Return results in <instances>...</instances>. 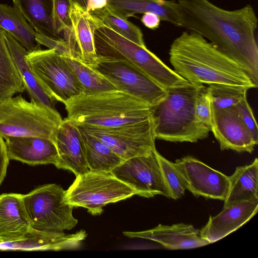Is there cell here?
<instances>
[{
	"instance_id": "cell-1",
	"label": "cell",
	"mask_w": 258,
	"mask_h": 258,
	"mask_svg": "<svg viewBox=\"0 0 258 258\" xmlns=\"http://www.w3.org/2000/svg\"><path fill=\"white\" fill-rule=\"evenodd\" d=\"M181 27L200 34L239 64L258 86V20L250 5L234 10L209 0H177Z\"/></svg>"
},
{
	"instance_id": "cell-2",
	"label": "cell",
	"mask_w": 258,
	"mask_h": 258,
	"mask_svg": "<svg viewBox=\"0 0 258 258\" xmlns=\"http://www.w3.org/2000/svg\"><path fill=\"white\" fill-rule=\"evenodd\" d=\"M169 54L174 71L191 84L257 87L239 64L196 33L182 32L173 40Z\"/></svg>"
},
{
	"instance_id": "cell-3",
	"label": "cell",
	"mask_w": 258,
	"mask_h": 258,
	"mask_svg": "<svg viewBox=\"0 0 258 258\" xmlns=\"http://www.w3.org/2000/svg\"><path fill=\"white\" fill-rule=\"evenodd\" d=\"M67 118L78 126L109 128L152 118L153 107L119 90L82 93L64 104Z\"/></svg>"
},
{
	"instance_id": "cell-4",
	"label": "cell",
	"mask_w": 258,
	"mask_h": 258,
	"mask_svg": "<svg viewBox=\"0 0 258 258\" xmlns=\"http://www.w3.org/2000/svg\"><path fill=\"white\" fill-rule=\"evenodd\" d=\"M201 86L190 84L167 90L165 97L153 107L156 139L196 143L208 137L210 130L198 121L195 113V100Z\"/></svg>"
},
{
	"instance_id": "cell-5",
	"label": "cell",
	"mask_w": 258,
	"mask_h": 258,
	"mask_svg": "<svg viewBox=\"0 0 258 258\" xmlns=\"http://www.w3.org/2000/svg\"><path fill=\"white\" fill-rule=\"evenodd\" d=\"M90 15L94 26V43L98 57L125 61L144 72L166 90L190 84L164 64L146 46H141L125 38Z\"/></svg>"
},
{
	"instance_id": "cell-6",
	"label": "cell",
	"mask_w": 258,
	"mask_h": 258,
	"mask_svg": "<svg viewBox=\"0 0 258 258\" xmlns=\"http://www.w3.org/2000/svg\"><path fill=\"white\" fill-rule=\"evenodd\" d=\"M62 119L56 110L28 101L22 95L0 102V135L38 137L52 140Z\"/></svg>"
},
{
	"instance_id": "cell-7",
	"label": "cell",
	"mask_w": 258,
	"mask_h": 258,
	"mask_svg": "<svg viewBox=\"0 0 258 258\" xmlns=\"http://www.w3.org/2000/svg\"><path fill=\"white\" fill-rule=\"evenodd\" d=\"M137 195L133 188L111 172L88 171L76 176L66 190L64 201L73 207H83L92 215H100L107 204Z\"/></svg>"
},
{
	"instance_id": "cell-8",
	"label": "cell",
	"mask_w": 258,
	"mask_h": 258,
	"mask_svg": "<svg viewBox=\"0 0 258 258\" xmlns=\"http://www.w3.org/2000/svg\"><path fill=\"white\" fill-rule=\"evenodd\" d=\"M66 190L51 183L39 186L23 195L25 209L32 228L61 233L74 228L78 220L73 215V207L64 201Z\"/></svg>"
},
{
	"instance_id": "cell-9",
	"label": "cell",
	"mask_w": 258,
	"mask_h": 258,
	"mask_svg": "<svg viewBox=\"0 0 258 258\" xmlns=\"http://www.w3.org/2000/svg\"><path fill=\"white\" fill-rule=\"evenodd\" d=\"M26 60L40 86L53 101L64 104L84 92L64 56L53 50L40 49L28 52Z\"/></svg>"
},
{
	"instance_id": "cell-10",
	"label": "cell",
	"mask_w": 258,
	"mask_h": 258,
	"mask_svg": "<svg viewBox=\"0 0 258 258\" xmlns=\"http://www.w3.org/2000/svg\"><path fill=\"white\" fill-rule=\"evenodd\" d=\"M88 66L108 80L118 90L152 107L167 94V90L125 61L98 57L94 64Z\"/></svg>"
},
{
	"instance_id": "cell-11",
	"label": "cell",
	"mask_w": 258,
	"mask_h": 258,
	"mask_svg": "<svg viewBox=\"0 0 258 258\" xmlns=\"http://www.w3.org/2000/svg\"><path fill=\"white\" fill-rule=\"evenodd\" d=\"M77 126L101 140L123 160L148 154L156 149L152 118L140 122L109 128Z\"/></svg>"
},
{
	"instance_id": "cell-12",
	"label": "cell",
	"mask_w": 258,
	"mask_h": 258,
	"mask_svg": "<svg viewBox=\"0 0 258 258\" xmlns=\"http://www.w3.org/2000/svg\"><path fill=\"white\" fill-rule=\"evenodd\" d=\"M155 150L148 154L123 160L111 173L135 190L139 196L148 198L160 195L168 198Z\"/></svg>"
},
{
	"instance_id": "cell-13",
	"label": "cell",
	"mask_w": 258,
	"mask_h": 258,
	"mask_svg": "<svg viewBox=\"0 0 258 258\" xmlns=\"http://www.w3.org/2000/svg\"><path fill=\"white\" fill-rule=\"evenodd\" d=\"M175 163L186 189L195 196L225 200L229 188V176L190 156L176 160Z\"/></svg>"
},
{
	"instance_id": "cell-14",
	"label": "cell",
	"mask_w": 258,
	"mask_h": 258,
	"mask_svg": "<svg viewBox=\"0 0 258 258\" xmlns=\"http://www.w3.org/2000/svg\"><path fill=\"white\" fill-rule=\"evenodd\" d=\"M211 131L221 150L251 153L258 143L243 122L236 105L212 108Z\"/></svg>"
},
{
	"instance_id": "cell-15",
	"label": "cell",
	"mask_w": 258,
	"mask_h": 258,
	"mask_svg": "<svg viewBox=\"0 0 258 258\" xmlns=\"http://www.w3.org/2000/svg\"><path fill=\"white\" fill-rule=\"evenodd\" d=\"M85 230H80L74 234L54 233L31 228L21 238L0 242L2 250H62L77 249L86 239Z\"/></svg>"
},
{
	"instance_id": "cell-16",
	"label": "cell",
	"mask_w": 258,
	"mask_h": 258,
	"mask_svg": "<svg viewBox=\"0 0 258 258\" xmlns=\"http://www.w3.org/2000/svg\"><path fill=\"white\" fill-rule=\"evenodd\" d=\"M131 238H141L157 242L169 249H191L210 243L200 235V230L193 225L183 223L171 225L160 224L155 227L142 231H124Z\"/></svg>"
},
{
	"instance_id": "cell-17",
	"label": "cell",
	"mask_w": 258,
	"mask_h": 258,
	"mask_svg": "<svg viewBox=\"0 0 258 258\" xmlns=\"http://www.w3.org/2000/svg\"><path fill=\"white\" fill-rule=\"evenodd\" d=\"M257 209L258 200L223 207L217 215L209 217L207 224L200 230V235L210 243L215 242L247 222L256 214Z\"/></svg>"
},
{
	"instance_id": "cell-18",
	"label": "cell",
	"mask_w": 258,
	"mask_h": 258,
	"mask_svg": "<svg viewBox=\"0 0 258 258\" xmlns=\"http://www.w3.org/2000/svg\"><path fill=\"white\" fill-rule=\"evenodd\" d=\"M52 140L58 153L57 168L71 171L76 176L89 170L76 124L67 118L62 119Z\"/></svg>"
},
{
	"instance_id": "cell-19",
	"label": "cell",
	"mask_w": 258,
	"mask_h": 258,
	"mask_svg": "<svg viewBox=\"0 0 258 258\" xmlns=\"http://www.w3.org/2000/svg\"><path fill=\"white\" fill-rule=\"evenodd\" d=\"M4 140L10 160L31 165L57 164V151L50 139L28 136L7 137Z\"/></svg>"
},
{
	"instance_id": "cell-20",
	"label": "cell",
	"mask_w": 258,
	"mask_h": 258,
	"mask_svg": "<svg viewBox=\"0 0 258 258\" xmlns=\"http://www.w3.org/2000/svg\"><path fill=\"white\" fill-rule=\"evenodd\" d=\"M23 195H0V241L21 238L31 228L24 205Z\"/></svg>"
},
{
	"instance_id": "cell-21",
	"label": "cell",
	"mask_w": 258,
	"mask_h": 258,
	"mask_svg": "<svg viewBox=\"0 0 258 258\" xmlns=\"http://www.w3.org/2000/svg\"><path fill=\"white\" fill-rule=\"evenodd\" d=\"M106 6L119 16L128 19L136 14L150 12L161 20L181 27V13L178 3L169 0H107Z\"/></svg>"
},
{
	"instance_id": "cell-22",
	"label": "cell",
	"mask_w": 258,
	"mask_h": 258,
	"mask_svg": "<svg viewBox=\"0 0 258 258\" xmlns=\"http://www.w3.org/2000/svg\"><path fill=\"white\" fill-rule=\"evenodd\" d=\"M4 30V29H3ZM5 41L12 60L23 82L30 100L56 110L54 102L45 93L29 68L26 55L28 51L10 34L4 30Z\"/></svg>"
},
{
	"instance_id": "cell-23",
	"label": "cell",
	"mask_w": 258,
	"mask_h": 258,
	"mask_svg": "<svg viewBox=\"0 0 258 258\" xmlns=\"http://www.w3.org/2000/svg\"><path fill=\"white\" fill-rule=\"evenodd\" d=\"M70 17L72 31L80 60L87 66L94 64L98 56L95 47L94 26L90 14L72 3Z\"/></svg>"
},
{
	"instance_id": "cell-24",
	"label": "cell",
	"mask_w": 258,
	"mask_h": 258,
	"mask_svg": "<svg viewBox=\"0 0 258 258\" xmlns=\"http://www.w3.org/2000/svg\"><path fill=\"white\" fill-rule=\"evenodd\" d=\"M230 184L223 207L238 203L258 200V160L237 167L229 176Z\"/></svg>"
},
{
	"instance_id": "cell-25",
	"label": "cell",
	"mask_w": 258,
	"mask_h": 258,
	"mask_svg": "<svg viewBox=\"0 0 258 258\" xmlns=\"http://www.w3.org/2000/svg\"><path fill=\"white\" fill-rule=\"evenodd\" d=\"M0 28L10 34L28 52L41 49L35 38V30L16 7L0 4Z\"/></svg>"
},
{
	"instance_id": "cell-26",
	"label": "cell",
	"mask_w": 258,
	"mask_h": 258,
	"mask_svg": "<svg viewBox=\"0 0 258 258\" xmlns=\"http://www.w3.org/2000/svg\"><path fill=\"white\" fill-rule=\"evenodd\" d=\"M78 127L85 159L90 170L111 172L123 161L101 140Z\"/></svg>"
},
{
	"instance_id": "cell-27",
	"label": "cell",
	"mask_w": 258,
	"mask_h": 258,
	"mask_svg": "<svg viewBox=\"0 0 258 258\" xmlns=\"http://www.w3.org/2000/svg\"><path fill=\"white\" fill-rule=\"evenodd\" d=\"M36 32L64 40L55 31L52 21L53 0H13Z\"/></svg>"
},
{
	"instance_id": "cell-28",
	"label": "cell",
	"mask_w": 258,
	"mask_h": 258,
	"mask_svg": "<svg viewBox=\"0 0 258 258\" xmlns=\"http://www.w3.org/2000/svg\"><path fill=\"white\" fill-rule=\"evenodd\" d=\"M88 13L122 36L141 46H146L141 30L127 19L116 14L107 6Z\"/></svg>"
},
{
	"instance_id": "cell-29",
	"label": "cell",
	"mask_w": 258,
	"mask_h": 258,
	"mask_svg": "<svg viewBox=\"0 0 258 258\" xmlns=\"http://www.w3.org/2000/svg\"><path fill=\"white\" fill-rule=\"evenodd\" d=\"M64 57L83 87V93L92 94L117 89L108 80L80 60Z\"/></svg>"
},
{
	"instance_id": "cell-30",
	"label": "cell",
	"mask_w": 258,
	"mask_h": 258,
	"mask_svg": "<svg viewBox=\"0 0 258 258\" xmlns=\"http://www.w3.org/2000/svg\"><path fill=\"white\" fill-rule=\"evenodd\" d=\"M0 85L14 90L17 93L25 90L23 82L7 46L4 30L0 28Z\"/></svg>"
},
{
	"instance_id": "cell-31",
	"label": "cell",
	"mask_w": 258,
	"mask_h": 258,
	"mask_svg": "<svg viewBox=\"0 0 258 258\" xmlns=\"http://www.w3.org/2000/svg\"><path fill=\"white\" fill-rule=\"evenodd\" d=\"M155 154L167 192L168 198L174 200L181 198L184 195L186 187L175 162L173 163L166 159L156 149Z\"/></svg>"
},
{
	"instance_id": "cell-32",
	"label": "cell",
	"mask_w": 258,
	"mask_h": 258,
	"mask_svg": "<svg viewBox=\"0 0 258 258\" xmlns=\"http://www.w3.org/2000/svg\"><path fill=\"white\" fill-rule=\"evenodd\" d=\"M207 87L211 101V107L220 109L236 105L246 97L247 89L222 84H212Z\"/></svg>"
},
{
	"instance_id": "cell-33",
	"label": "cell",
	"mask_w": 258,
	"mask_h": 258,
	"mask_svg": "<svg viewBox=\"0 0 258 258\" xmlns=\"http://www.w3.org/2000/svg\"><path fill=\"white\" fill-rule=\"evenodd\" d=\"M72 6V0H53L52 21L54 29L63 39V33L72 30L70 17Z\"/></svg>"
},
{
	"instance_id": "cell-34",
	"label": "cell",
	"mask_w": 258,
	"mask_h": 258,
	"mask_svg": "<svg viewBox=\"0 0 258 258\" xmlns=\"http://www.w3.org/2000/svg\"><path fill=\"white\" fill-rule=\"evenodd\" d=\"M195 113L199 122L210 130L212 118L211 101L207 86L200 88L195 103Z\"/></svg>"
},
{
	"instance_id": "cell-35",
	"label": "cell",
	"mask_w": 258,
	"mask_h": 258,
	"mask_svg": "<svg viewBox=\"0 0 258 258\" xmlns=\"http://www.w3.org/2000/svg\"><path fill=\"white\" fill-rule=\"evenodd\" d=\"M35 38L39 44L53 50L61 55L80 60L78 50L68 40L53 39L38 32H36Z\"/></svg>"
},
{
	"instance_id": "cell-36",
	"label": "cell",
	"mask_w": 258,
	"mask_h": 258,
	"mask_svg": "<svg viewBox=\"0 0 258 258\" xmlns=\"http://www.w3.org/2000/svg\"><path fill=\"white\" fill-rule=\"evenodd\" d=\"M236 106L243 122L250 132L254 140L258 143L257 125L246 97L239 102Z\"/></svg>"
},
{
	"instance_id": "cell-37",
	"label": "cell",
	"mask_w": 258,
	"mask_h": 258,
	"mask_svg": "<svg viewBox=\"0 0 258 258\" xmlns=\"http://www.w3.org/2000/svg\"><path fill=\"white\" fill-rule=\"evenodd\" d=\"M9 160L4 139L0 135V185L6 175Z\"/></svg>"
},
{
	"instance_id": "cell-38",
	"label": "cell",
	"mask_w": 258,
	"mask_h": 258,
	"mask_svg": "<svg viewBox=\"0 0 258 258\" xmlns=\"http://www.w3.org/2000/svg\"><path fill=\"white\" fill-rule=\"evenodd\" d=\"M141 20L144 25L152 30L157 29L161 21L157 15L150 12L143 14Z\"/></svg>"
},
{
	"instance_id": "cell-39",
	"label": "cell",
	"mask_w": 258,
	"mask_h": 258,
	"mask_svg": "<svg viewBox=\"0 0 258 258\" xmlns=\"http://www.w3.org/2000/svg\"><path fill=\"white\" fill-rule=\"evenodd\" d=\"M107 0H88L87 12L100 9L106 6Z\"/></svg>"
},
{
	"instance_id": "cell-40",
	"label": "cell",
	"mask_w": 258,
	"mask_h": 258,
	"mask_svg": "<svg viewBox=\"0 0 258 258\" xmlns=\"http://www.w3.org/2000/svg\"><path fill=\"white\" fill-rule=\"evenodd\" d=\"M16 93L13 89L0 85V102L13 96Z\"/></svg>"
},
{
	"instance_id": "cell-41",
	"label": "cell",
	"mask_w": 258,
	"mask_h": 258,
	"mask_svg": "<svg viewBox=\"0 0 258 258\" xmlns=\"http://www.w3.org/2000/svg\"><path fill=\"white\" fill-rule=\"evenodd\" d=\"M72 2L79 5L82 9L87 12L88 0H72Z\"/></svg>"
},
{
	"instance_id": "cell-42",
	"label": "cell",
	"mask_w": 258,
	"mask_h": 258,
	"mask_svg": "<svg viewBox=\"0 0 258 258\" xmlns=\"http://www.w3.org/2000/svg\"><path fill=\"white\" fill-rule=\"evenodd\" d=\"M1 242V241H0Z\"/></svg>"
}]
</instances>
